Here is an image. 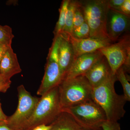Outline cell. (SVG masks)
<instances>
[{"mask_svg": "<svg viewBox=\"0 0 130 130\" xmlns=\"http://www.w3.org/2000/svg\"><path fill=\"white\" fill-rule=\"evenodd\" d=\"M115 75H112L102 84L93 88L92 99L103 110L107 121H117L124 116L127 102L123 95L116 93Z\"/></svg>", "mask_w": 130, "mask_h": 130, "instance_id": "cell-1", "label": "cell"}, {"mask_svg": "<svg viewBox=\"0 0 130 130\" xmlns=\"http://www.w3.org/2000/svg\"><path fill=\"white\" fill-rule=\"evenodd\" d=\"M62 112L57 86L42 96L22 130H32L40 125L51 124Z\"/></svg>", "mask_w": 130, "mask_h": 130, "instance_id": "cell-2", "label": "cell"}, {"mask_svg": "<svg viewBox=\"0 0 130 130\" xmlns=\"http://www.w3.org/2000/svg\"><path fill=\"white\" fill-rule=\"evenodd\" d=\"M79 2L85 21L90 29V37L102 40L109 39L107 31L109 9L108 1L88 0Z\"/></svg>", "mask_w": 130, "mask_h": 130, "instance_id": "cell-3", "label": "cell"}, {"mask_svg": "<svg viewBox=\"0 0 130 130\" xmlns=\"http://www.w3.org/2000/svg\"><path fill=\"white\" fill-rule=\"evenodd\" d=\"M58 89L62 109L92 100L93 88L84 75L63 79Z\"/></svg>", "mask_w": 130, "mask_h": 130, "instance_id": "cell-4", "label": "cell"}, {"mask_svg": "<svg viewBox=\"0 0 130 130\" xmlns=\"http://www.w3.org/2000/svg\"><path fill=\"white\" fill-rule=\"evenodd\" d=\"M62 111L70 115L82 129L102 130L107 121L105 112L93 100L79 105L62 109Z\"/></svg>", "mask_w": 130, "mask_h": 130, "instance_id": "cell-5", "label": "cell"}, {"mask_svg": "<svg viewBox=\"0 0 130 130\" xmlns=\"http://www.w3.org/2000/svg\"><path fill=\"white\" fill-rule=\"evenodd\" d=\"M117 42L98 50L106 59L113 75H115L117 70L121 67L126 72L130 71V35L125 34Z\"/></svg>", "mask_w": 130, "mask_h": 130, "instance_id": "cell-6", "label": "cell"}, {"mask_svg": "<svg viewBox=\"0 0 130 130\" xmlns=\"http://www.w3.org/2000/svg\"><path fill=\"white\" fill-rule=\"evenodd\" d=\"M60 36L54 38L47 59L45 72L41 83L37 91L42 96L51 89L58 86L63 79L58 62V48Z\"/></svg>", "mask_w": 130, "mask_h": 130, "instance_id": "cell-7", "label": "cell"}, {"mask_svg": "<svg viewBox=\"0 0 130 130\" xmlns=\"http://www.w3.org/2000/svg\"><path fill=\"white\" fill-rule=\"evenodd\" d=\"M19 103L14 113L8 117V125L15 130H22L26 122L31 116L40 98L32 96L23 85L18 88Z\"/></svg>", "mask_w": 130, "mask_h": 130, "instance_id": "cell-8", "label": "cell"}, {"mask_svg": "<svg viewBox=\"0 0 130 130\" xmlns=\"http://www.w3.org/2000/svg\"><path fill=\"white\" fill-rule=\"evenodd\" d=\"M103 56L101 52L97 50L77 57L74 60L63 79L84 75Z\"/></svg>", "mask_w": 130, "mask_h": 130, "instance_id": "cell-9", "label": "cell"}, {"mask_svg": "<svg viewBox=\"0 0 130 130\" xmlns=\"http://www.w3.org/2000/svg\"><path fill=\"white\" fill-rule=\"evenodd\" d=\"M130 17L112 9H109L107 21V31L112 42L118 40L129 27Z\"/></svg>", "mask_w": 130, "mask_h": 130, "instance_id": "cell-10", "label": "cell"}, {"mask_svg": "<svg viewBox=\"0 0 130 130\" xmlns=\"http://www.w3.org/2000/svg\"><path fill=\"white\" fill-rule=\"evenodd\" d=\"M74 51L75 59L85 54L93 53L113 43L109 39L102 40L89 38L76 39L67 35Z\"/></svg>", "mask_w": 130, "mask_h": 130, "instance_id": "cell-11", "label": "cell"}, {"mask_svg": "<svg viewBox=\"0 0 130 130\" xmlns=\"http://www.w3.org/2000/svg\"><path fill=\"white\" fill-rule=\"evenodd\" d=\"M58 54L59 64L64 78L75 60L72 45L67 35L64 33L60 35Z\"/></svg>", "mask_w": 130, "mask_h": 130, "instance_id": "cell-12", "label": "cell"}, {"mask_svg": "<svg viewBox=\"0 0 130 130\" xmlns=\"http://www.w3.org/2000/svg\"><path fill=\"white\" fill-rule=\"evenodd\" d=\"M112 75L109 64L105 56H103L84 76L94 88L102 84Z\"/></svg>", "mask_w": 130, "mask_h": 130, "instance_id": "cell-13", "label": "cell"}, {"mask_svg": "<svg viewBox=\"0 0 130 130\" xmlns=\"http://www.w3.org/2000/svg\"><path fill=\"white\" fill-rule=\"evenodd\" d=\"M21 71L16 54L9 47L0 61V75L10 79Z\"/></svg>", "mask_w": 130, "mask_h": 130, "instance_id": "cell-14", "label": "cell"}, {"mask_svg": "<svg viewBox=\"0 0 130 130\" xmlns=\"http://www.w3.org/2000/svg\"><path fill=\"white\" fill-rule=\"evenodd\" d=\"M50 130H82V128L69 113L62 112L51 124Z\"/></svg>", "mask_w": 130, "mask_h": 130, "instance_id": "cell-15", "label": "cell"}, {"mask_svg": "<svg viewBox=\"0 0 130 130\" xmlns=\"http://www.w3.org/2000/svg\"><path fill=\"white\" fill-rule=\"evenodd\" d=\"M79 1L71 0L68 7L64 27L62 33L71 35L73 30V22L74 12L79 4Z\"/></svg>", "mask_w": 130, "mask_h": 130, "instance_id": "cell-16", "label": "cell"}, {"mask_svg": "<svg viewBox=\"0 0 130 130\" xmlns=\"http://www.w3.org/2000/svg\"><path fill=\"white\" fill-rule=\"evenodd\" d=\"M71 0H63L61 3L59 9V16L56 23L54 33L55 37L57 36L63 32L66 17L67 13L68 7Z\"/></svg>", "mask_w": 130, "mask_h": 130, "instance_id": "cell-17", "label": "cell"}, {"mask_svg": "<svg viewBox=\"0 0 130 130\" xmlns=\"http://www.w3.org/2000/svg\"><path fill=\"white\" fill-rule=\"evenodd\" d=\"M117 80L121 83L124 91V95L127 102L130 101V84L128 77L123 67L120 68L115 74Z\"/></svg>", "mask_w": 130, "mask_h": 130, "instance_id": "cell-18", "label": "cell"}, {"mask_svg": "<svg viewBox=\"0 0 130 130\" xmlns=\"http://www.w3.org/2000/svg\"><path fill=\"white\" fill-rule=\"evenodd\" d=\"M14 37L12 30L10 26L0 25V44L8 47H11Z\"/></svg>", "mask_w": 130, "mask_h": 130, "instance_id": "cell-19", "label": "cell"}, {"mask_svg": "<svg viewBox=\"0 0 130 130\" xmlns=\"http://www.w3.org/2000/svg\"><path fill=\"white\" fill-rule=\"evenodd\" d=\"M70 36L76 39H86L89 38L90 29L86 21L80 26L73 29Z\"/></svg>", "mask_w": 130, "mask_h": 130, "instance_id": "cell-20", "label": "cell"}, {"mask_svg": "<svg viewBox=\"0 0 130 130\" xmlns=\"http://www.w3.org/2000/svg\"><path fill=\"white\" fill-rule=\"evenodd\" d=\"M79 4L74 12L73 22V29L80 26L85 21L79 1Z\"/></svg>", "mask_w": 130, "mask_h": 130, "instance_id": "cell-21", "label": "cell"}, {"mask_svg": "<svg viewBox=\"0 0 130 130\" xmlns=\"http://www.w3.org/2000/svg\"><path fill=\"white\" fill-rule=\"evenodd\" d=\"M102 130H121L120 124L117 121H105L102 126Z\"/></svg>", "mask_w": 130, "mask_h": 130, "instance_id": "cell-22", "label": "cell"}, {"mask_svg": "<svg viewBox=\"0 0 130 130\" xmlns=\"http://www.w3.org/2000/svg\"><path fill=\"white\" fill-rule=\"evenodd\" d=\"M11 83L10 79L0 75V92L5 93L10 88Z\"/></svg>", "mask_w": 130, "mask_h": 130, "instance_id": "cell-23", "label": "cell"}, {"mask_svg": "<svg viewBox=\"0 0 130 130\" xmlns=\"http://www.w3.org/2000/svg\"><path fill=\"white\" fill-rule=\"evenodd\" d=\"M125 0H109L108 5L109 9L118 11L119 9L124 2Z\"/></svg>", "mask_w": 130, "mask_h": 130, "instance_id": "cell-24", "label": "cell"}, {"mask_svg": "<svg viewBox=\"0 0 130 130\" xmlns=\"http://www.w3.org/2000/svg\"><path fill=\"white\" fill-rule=\"evenodd\" d=\"M123 14L130 17V1L125 0L124 2L121 5L118 11Z\"/></svg>", "mask_w": 130, "mask_h": 130, "instance_id": "cell-25", "label": "cell"}, {"mask_svg": "<svg viewBox=\"0 0 130 130\" xmlns=\"http://www.w3.org/2000/svg\"><path fill=\"white\" fill-rule=\"evenodd\" d=\"M51 128V124H41L38 125L33 128L32 130H50Z\"/></svg>", "mask_w": 130, "mask_h": 130, "instance_id": "cell-26", "label": "cell"}, {"mask_svg": "<svg viewBox=\"0 0 130 130\" xmlns=\"http://www.w3.org/2000/svg\"><path fill=\"white\" fill-rule=\"evenodd\" d=\"M0 130H15L8 125L6 121L0 122Z\"/></svg>", "mask_w": 130, "mask_h": 130, "instance_id": "cell-27", "label": "cell"}, {"mask_svg": "<svg viewBox=\"0 0 130 130\" xmlns=\"http://www.w3.org/2000/svg\"><path fill=\"white\" fill-rule=\"evenodd\" d=\"M9 47L6 46L4 45L0 44V61L1 60L3 56L5 54L6 51Z\"/></svg>", "mask_w": 130, "mask_h": 130, "instance_id": "cell-28", "label": "cell"}, {"mask_svg": "<svg viewBox=\"0 0 130 130\" xmlns=\"http://www.w3.org/2000/svg\"><path fill=\"white\" fill-rule=\"evenodd\" d=\"M8 117L3 112L0 103V122L6 121Z\"/></svg>", "mask_w": 130, "mask_h": 130, "instance_id": "cell-29", "label": "cell"}, {"mask_svg": "<svg viewBox=\"0 0 130 130\" xmlns=\"http://www.w3.org/2000/svg\"><path fill=\"white\" fill-rule=\"evenodd\" d=\"M82 130H91L85 129H82Z\"/></svg>", "mask_w": 130, "mask_h": 130, "instance_id": "cell-30", "label": "cell"}]
</instances>
